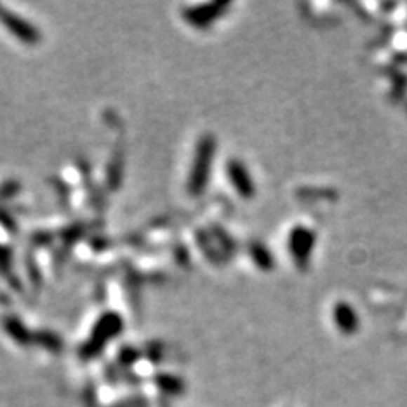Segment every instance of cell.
Returning <instances> with one entry per match:
<instances>
[{"instance_id": "cell-1", "label": "cell", "mask_w": 407, "mask_h": 407, "mask_svg": "<svg viewBox=\"0 0 407 407\" xmlns=\"http://www.w3.org/2000/svg\"><path fill=\"white\" fill-rule=\"evenodd\" d=\"M215 154V141L211 134H206L199 141L197 149H195L194 166L189 177V194L201 195L206 190L207 182H209L211 168H213V160Z\"/></svg>"}, {"instance_id": "cell-2", "label": "cell", "mask_w": 407, "mask_h": 407, "mask_svg": "<svg viewBox=\"0 0 407 407\" xmlns=\"http://www.w3.org/2000/svg\"><path fill=\"white\" fill-rule=\"evenodd\" d=\"M316 246V233L305 226H295L288 234V251L299 268H305Z\"/></svg>"}, {"instance_id": "cell-3", "label": "cell", "mask_w": 407, "mask_h": 407, "mask_svg": "<svg viewBox=\"0 0 407 407\" xmlns=\"http://www.w3.org/2000/svg\"><path fill=\"white\" fill-rule=\"evenodd\" d=\"M226 170H227V177H229V182L233 183L236 192L241 195L243 199L253 197L255 183L250 172H248L246 165L239 160H229L227 161Z\"/></svg>"}, {"instance_id": "cell-4", "label": "cell", "mask_w": 407, "mask_h": 407, "mask_svg": "<svg viewBox=\"0 0 407 407\" xmlns=\"http://www.w3.org/2000/svg\"><path fill=\"white\" fill-rule=\"evenodd\" d=\"M227 7H229V2H211V4H206V6L187 9L185 18L189 22H192L194 26L204 27V26H209V24L214 22L215 19L221 18Z\"/></svg>"}, {"instance_id": "cell-5", "label": "cell", "mask_w": 407, "mask_h": 407, "mask_svg": "<svg viewBox=\"0 0 407 407\" xmlns=\"http://www.w3.org/2000/svg\"><path fill=\"white\" fill-rule=\"evenodd\" d=\"M333 319L338 326V329L346 333V335H352L358 329L360 326V319H358V314L352 304L345 302V300H340V302L335 304L333 307Z\"/></svg>"}, {"instance_id": "cell-6", "label": "cell", "mask_w": 407, "mask_h": 407, "mask_svg": "<svg viewBox=\"0 0 407 407\" xmlns=\"http://www.w3.org/2000/svg\"><path fill=\"white\" fill-rule=\"evenodd\" d=\"M250 256L260 270L270 272L275 267V258L272 251L263 243L253 241L250 244Z\"/></svg>"}]
</instances>
